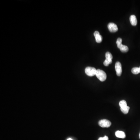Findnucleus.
Wrapping results in <instances>:
<instances>
[{
    "label": "nucleus",
    "mask_w": 140,
    "mask_h": 140,
    "mask_svg": "<svg viewBox=\"0 0 140 140\" xmlns=\"http://www.w3.org/2000/svg\"><path fill=\"white\" fill-rule=\"evenodd\" d=\"M119 106L120 108H122V107H125L127 106V103L126 101L125 100H121L119 103Z\"/></svg>",
    "instance_id": "13"
},
{
    "label": "nucleus",
    "mask_w": 140,
    "mask_h": 140,
    "mask_svg": "<svg viewBox=\"0 0 140 140\" xmlns=\"http://www.w3.org/2000/svg\"><path fill=\"white\" fill-rule=\"evenodd\" d=\"M132 73L134 74H137L140 73V71L139 67H135L133 68L132 69Z\"/></svg>",
    "instance_id": "12"
},
{
    "label": "nucleus",
    "mask_w": 140,
    "mask_h": 140,
    "mask_svg": "<svg viewBox=\"0 0 140 140\" xmlns=\"http://www.w3.org/2000/svg\"><path fill=\"white\" fill-rule=\"evenodd\" d=\"M108 27L109 31L111 32H115L118 30L117 25L113 23H109Z\"/></svg>",
    "instance_id": "6"
},
{
    "label": "nucleus",
    "mask_w": 140,
    "mask_h": 140,
    "mask_svg": "<svg viewBox=\"0 0 140 140\" xmlns=\"http://www.w3.org/2000/svg\"><path fill=\"white\" fill-rule=\"evenodd\" d=\"M96 69L93 67H87L85 69V73L87 75L89 76H93L96 73Z\"/></svg>",
    "instance_id": "2"
},
{
    "label": "nucleus",
    "mask_w": 140,
    "mask_h": 140,
    "mask_svg": "<svg viewBox=\"0 0 140 140\" xmlns=\"http://www.w3.org/2000/svg\"><path fill=\"white\" fill-rule=\"evenodd\" d=\"M130 21L131 24L133 26H136L137 23V18L136 16L134 15H132L130 16Z\"/></svg>",
    "instance_id": "9"
},
{
    "label": "nucleus",
    "mask_w": 140,
    "mask_h": 140,
    "mask_svg": "<svg viewBox=\"0 0 140 140\" xmlns=\"http://www.w3.org/2000/svg\"><path fill=\"white\" fill-rule=\"evenodd\" d=\"M139 69H140V67H139Z\"/></svg>",
    "instance_id": "17"
},
{
    "label": "nucleus",
    "mask_w": 140,
    "mask_h": 140,
    "mask_svg": "<svg viewBox=\"0 0 140 140\" xmlns=\"http://www.w3.org/2000/svg\"><path fill=\"white\" fill-rule=\"evenodd\" d=\"M67 140H73V139H72V138H68V139H67Z\"/></svg>",
    "instance_id": "15"
},
{
    "label": "nucleus",
    "mask_w": 140,
    "mask_h": 140,
    "mask_svg": "<svg viewBox=\"0 0 140 140\" xmlns=\"http://www.w3.org/2000/svg\"><path fill=\"white\" fill-rule=\"evenodd\" d=\"M99 125L101 127L108 128L111 125V122L107 119H102L99 122Z\"/></svg>",
    "instance_id": "4"
},
{
    "label": "nucleus",
    "mask_w": 140,
    "mask_h": 140,
    "mask_svg": "<svg viewBox=\"0 0 140 140\" xmlns=\"http://www.w3.org/2000/svg\"><path fill=\"white\" fill-rule=\"evenodd\" d=\"M115 135L117 137L119 138H124L126 137V135L124 132L121 131H117L116 132Z\"/></svg>",
    "instance_id": "10"
},
{
    "label": "nucleus",
    "mask_w": 140,
    "mask_h": 140,
    "mask_svg": "<svg viewBox=\"0 0 140 140\" xmlns=\"http://www.w3.org/2000/svg\"><path fill=\"white\" fill-rule=\"evenodd\" d=\"M95 75L101 81H105L107 78V75L106 73L100 69H98L97 70Z\"/></svg>",
    "instance_id": "1"
},
{
    "label": "nucleus",
    "mask_w": 140,
    "mask_h": 140,
    "mask_svg": "<svg viewBox=\"0 0 140 140\" xmlns=\"http://www.w3.org/2000/svg\"><path fill=\"white\" fill-rule=\"evenodd\" d=\"M117 46L122 52H127L128 51V46L122 45V43L117 44Z\"/></svg>",
    "instance_id": "8"
},
{
    "label": "nucleus",
    "mask_w": 140,
    "mask_h": 140,
    "mask_svg": "<svg viewBox=\"0 0 140 140\" xmlns=\"http://www.w3.org/2000/svg\"><path fill=\"white\" fill-rule=\"evenodd\" d=\"M139 138H140V134H139Z\"/></svg>",
    "instance_id": "16"
},
{
    "label": "nucleus",
    "mask_w": 140,
    "mask_h": 140,
    "mask_svg": "<svg viewBox=\"0 0 140 140\" xmlns=\"http://www.w3.org/2000/svg\"><path fill=\"white\" fill-rule=\"evenodd\" d=\"M94 36L95 38L96 41L97 43H100L102 40V38L100 33L97 31H95L94 33Z\"/></svg>",
    "instance_id": "7"
},
{
    "label": "nucleus",
    "mask_w": 140,
    "mask_h": 140,
    "mask_svg": "<svg viewBox=\"0 0 140 140\" xmlns=\"http://www.w3.org/2000/svg\"><path fill=\"white\" fill-rule=\"evenodd\" d=\"M98 140H109L108 137L105 136L103 137L99 138Z\"/></svg>",
    "instance_id": "14"
},
{
    "label": "nucleus",
    "mask_w": 140,
    "mask_h": 140,
    "mask_svg": "<svg viewBox=\"0 0 140 140\" xmlns=\"http://www.w3.org/2000/svg\"><path fill=\"white\" fill-rule=\"evenodd\" d=\"M129 109H130V107H128L127 106L121 108V110L122 112L125 114H127L129 112Z\"/></svg>",
    "instance_id": "11"
},
{
    "label": "nucleus",
    "mask_w": 140,
    "mask_h": 140,
    "mask_svg": "<svg viewBox=\"0 0 140 140\" xmlns=\"http://www.w3.org/2000/svg\"><path fill=\"white\" fill-rule=\"evenodd\" d=\"M106 59L103 62V65L105 66H108L109 65V64L112 63V59L113 57L111 52H107L106 54Z\"/></svg>",
    "instance_id": "3"
},
{
    "label": "nucleus",
    "mask_w": 140,
    "mask_h": 140,
    "mask_svg": "<svg viewBox=\"0 0 140 140\" xmlns=\"http://www.w3.org/2000/svg\"><path fill=\"white\" fill-rule=\"evenodd\" d=\"M115 70L117 76H121L122 71L121 64L119 62H117L116 63Z\"/></svg>",
    "instance_id": "5"
}]
</instances>
